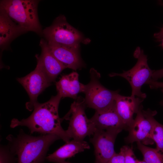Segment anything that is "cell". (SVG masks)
<instances>
[{
  "instance_id": "1",
  "label": "cell",
  "mask_w": 163,
  "mask_h": 163,
  "mask_svg": "<svg viewBox=\"0 0 163 163\" xmlns=\"http://www.w3.org/2000/svg\"><path fill=\"white\" fill-rule=\"evenodd\" d=\"M61 98L57 93L45 103L38 102L35 106L33 113L28 118L21 120L12 119L11 127L25 126L29 129L31 133L53 134L66 143L69 142L71 138L62 127L61 118L59 115L58 107Z\"/></svg>"
},
{
  "instance_id": "2",
  "label": "cell",
  "mask_w": 163,
  "mask_h": 163,
  "mask_svg": "<svg viewBox=\"0 0 163 163\" xmlns=\"http://www.w3.org/2000/svg\"><path fill=\"white\" fill-rule=\"evenodd\" d=\"M6 139L11 151L17 157V163H44L50 145L60 139L53 134L32 136L22 129L16 136L9 135Z\"/></svg>"
},
{
  "instance_id": "3",
  "label": "cell",
  "mask_w": 163,
  "mask_h": 163,
  "mask_svg": "<svg viewBox=\"0 0 163 163\" xmlns=\"http://www.w3.org/2000/svg\"><path fill=\"white\" fill-rule=\"evenodd\" d=\"M39 2L33 0H1L0 9L26 32L32 31L41 35L43 30L37 14Z\"/></svg>"
},
{
  "instance_id": "4",
  "label": "cell",
  "mask_w": 163,
  "mask_h": 163,
  "mask_svg": "<svg viewBox=\"0 0 163 163\" xmlns=\"http://www.w3.org/2000/svg\"><path fill=\"white\" fill-rule=\"evenodd\" d=\"M86 107L84 98L78 97L71 104L69 112L61 118L62 121L64 120L69 121V126L66 131L74 140L83 141L87 136H91L96 130L90 119L86 115Z\"/></svg>"
},
{
  "instance_id": "5",
  "label": "cell",
  "mask_w": 163,
  "mask_h": 163,
  "mask_svg": "<svg viewBox=\"0 0 163 163\" xmlns=\"http://www.w3.org/2000/svg\"><path fill=\"white\" fill-rule=\"evenodd\" d=\"M42 35L48 43L78 49L84 40L82 33L70 25L63 15L58 16L51 25L43 29Z\"/></svg>"
},
{
  "instance_id": "6",
  "label": "cell",
  "mask_w": 163,
  "mask_h": 163,
  "mask_svg": "<svg viewBox=\"0 0 163 163\" xmlns=\"http://www.w3.org/2000/svg\"><path fill=\"white\" fill-rule=\"evenodd\" d=\"M90 80L85 85L83 92L87 107L95 111L107 108L113 105L119 91L110 90L102 85L99 81L101 75L93 68L90 71Z\"/></svg>"
},
{
  "instance_id": "7",
  "label": "cell",
  "mask_w": 163,
  "mask_h": 163,
  "mask_svg": "<svg viewBox=\"0 0 163 163\" xmlns=\"http://www.w3.org/2000/svg\"><path fill=\"white\" fill-rule=\"evenodd\" d=\"M134 55L137 59L136 63L131 69L124 71L121 73H112L109 74L110 77L119 76L126 79L132 88L131 96L136 97L142 99L146 97L145 93L141 91L142 85L152 79L153 70L149 67L147 59L142 50L138 47L135 51Z\"/></svg>"
},
{
  "instance_id": "8",
  "label": "cell",
  "mask_w": 163,
  "mask_h": 163,
  "mask_svg": "<svg viewBox=\"0 0 163 163\" xmlns=\"http://www.w3.org/2000/svg\"><path fill=\"white\" fill-rule=\"evenodd\" d=\"M17 80L28 95L30 100L26 104V107L30 111L34 110L35 106L38 102L37 99L38 96L51 84L37 64L33 71L24 77L18 78Z\"/></svg>"
},
{
  "instance_id": "9",
  "label": "cell",
  "mask_w": 163,
  "mask_h": 163,
  "mask_svg": "<svg viewBox=\"0 0 163 163\" xmlns=\"http://www.w3.org/2000/svg\"><path fill=\"white\" fill-rule=\"evenodd\" d=\"M121 132L96 129L90 139L94 148L95 163H106L115 154L114 143L117 135Z\"/></svg>"
},
{
  "instance_id": "10",
  "label": "cell",
  "mask_w": 163,
  "mask_h": 163,
  "mask_svg": "<svg viewBox=\"0 0 163 163\" xmlns=\"http://www.w3.org/2000/svg\"><path fill=\"white\" fill-rule=\"evenodd\" d=\"M142 110L141 105L135 118L127 129L129 134L125 139L127 143L140 142L146 145L154 143L150 137L152 124L144 115Z\"/></svg>"
},
{
  "instance_id": "11",
  "label": "cell",
  "mask_w": 163,
  "mask_h": 163,
  "mask_svg": "<svg viewBox=\"0 0 163 163\" xmlns=\"http://www.w3.org/2000/svg\"><path fill=\"white\" fill-rule=\"evenodd\" d=\"M40 46L41 53L40 56H36L37 64L48 81L51 83L55 81L58 75L66 68L52 53L46 40L42 39Z\"/></svg>"
},
{
  "instance_id": "12",
  "label": "cell",
  "mask_w": 163,
  "mask_h": 163,
  "mask_svg": "<svg viewBox=\"0 0 163 163\" xmlns=\"http://www.w3.org/2000/svg\"><path fill=\"white\" fill-rule=\"evenodd\" d=\"M90 120L96 129L121 131L125 129V125L116 111L115 102L107 108L95 111Z\"/></svg>"
},
{
  "instance_id": "13",
  "label": "cell",
  "mask_w": 163,
  "mask_h": 163,
  "mask_svg": "<svg viewBox=\"0 0 163 163\" xmlns=\"http://www.w3.org/2000/svg\"><path fill=\"white\" fill-rule=\"evenodd\" d=\"M47 43L52 53L66 69L76 70L84 66L79 53V49L51 43Z\"/></svg>"
},
{
  "instance_id": "14",
  "label": "cell",
  "mask_w": 163,
  "mask_h": 163,
  "mask_svg": "<svg viewBox=\"0 0 163 163\" xmlns=\"http://www.w3.org/2000/svg\"><path fill=\"white\" fill-rule=\"evenodd\" d=\"M143 99L136 97L125 96L118 94L115 99L116 111L127 129L134 120L133 116L138 111Z\"/></svg>"
},
{
  "instance_id": "15",
  "label": "cell",
  "mask_w": 163,
  "mask_h": 163,
  "mask_svg": "<svg viewBox=\"0 0 163 163\" xmlns=\"http://www.w3.org/2000/svg\"><path fill=\"white\" fill-rule=\"evenodd\" d=\"M78 77L76 72L62 76L56 83L57 93L62 98L69 97L76 99L79 93L83 92L85 85L79 82Z\"/></svg>"
},
{
  "instance_id": "16",
  "label": "cell",
  "mask_w": 163,
  "mask_h": 163,
  "mask_svg": "<svg viewBox=\"0 0 163 163\" xmlns=\"http://www.w3.org/2000/svg\"><path fill=\"white\" fill-rule=\"evenodd\" d=\"M26 32L14 22L4 11L0 9V46L2 50L6 49L17 36Z\"/></svg>"
},
{
  "instance_id": "17",
  "label": "cell",
  "mask_w": 163,
  "mask_h": 163,
  "mask_svg": "<svg viewBox=\"0 0 163 163\" xmlns=\"http://www.w3.org/2000/svg\"><path fill=\"white\" fill-rule=\"evenodd\" d=\"M90 148V146L87 142L73 139L66 143L53 153L48 155L46 157V159L50 162L54 163L65 161L66 159L72 157L76 154Z\"/></svg>"
},
{
  "instance_id": "18",
  "label": "cell",
  "mask_w": 163,
  "mask_h": 163,
  "mask_svg": "<svg viewBox=\"0 0 163 163\" xmlns=\"http://www.w3.org/2000/svg\"><path fill=\"white\" fill-rule=\"evenodd\" d=\"M142 112L151 123L150 137L156 143L155 148L159 151L163 152V125L158 122L154 118L157 112L148 109L146 110H143Z\"/></svg>"
},
{
  "instance_id": "19",
  "label": "cell",
  "mask_w": 163,
  "mask_h": 163,
  "mask_svg": "<svg viewBox=\"0 0 163 163\" xmlns=\"http://www.w3.org/2000/svg\"><path fill=\"white\" fill-rule=\"evenodd\" d=\"M137 144L146 163H163V152L147 146L140 142Z\"/></svg>"
},
{
  "instance_id": "20",
  "label": "cell",
  "mask_w": 163,
  "mask_h": 163,
  "mask_svg": "<svg viewBox=\"0 0 163 163\" xmlns=\"http://www.w3.org/2000/svg\"><path fill=\"white\" fill-rule=\"evenodd\" d=\"M14 156L8 145H1L0 163H14Z\"/></svg>"
},
{
  "instance_id": "21",
  "label": "cell",
  "mask_w": 163,
  "mask_h": 163,
  "mask_svg": "<svg viewBox=\"0 0 163 163\" xmlns=\"http://www.w3.org/2000/svg\"><path fill=\"white\" fill-rule=\"evenodd\" d=\"M125 155V163H136V158L132 147L125 145L123 147Z\"/></svg>"
},
{
  "instance_id": "22",
  "label": "cell",
  "mask_w": 163,
  "mask_h": 163,
  "mask_svg": "<svg viewBox=\"0 0 163 163\" xmlns=\"http://www.w3.org/2000/svg\"><path fill=\"white\" fill-rule=\"evenodd\" d=\"M106 163H125L124 152L123 147L118 153H116Z\"/></svg>"
},
{
  "instance_id": "23",
  "label": "cell",
  "mask_w": 163,
  "mask_h": 163,
  "mask_svg": "<svg viewBox=\"0 0 163 163\" xmlns=\"http://www.w3.org/2000/svg\"><path fill=\"white\" fill-rule=\"evenodd\" d=\"M146 84L149 85L151 89L163 88V82H159L151 80Z\"/></svg>"
},
{
  "instance_id": "24",
  "label": "cell",
  "mask_w": 163,
  "mask_h": 163,
  "mask_svg": "<svg viewBox=\"0 0 163 163\" xmlns=\"http://www.w3.org/2000/svg\"><path fill=\"white\" fill-rule=\"evenodd\" d=\"M163 77V68L156 70H153L151 80L155 81Z\"/></svg>"
},
{
  "instance_id": "25",
  "label": "cell",
  "mask_w": 163,
  "mask_h": 163,
  "mask_svg": "<svg viewBox=\"0 0 163 163\" xmlns=\"http://www.w3.org/2000/svg\"><path fill=\"white\" fill-rule=\"evenodd\" d=\"M163 36V27L161 28L160 31L157 33H155L154 34V37L159 41Z\"/></svg>"
},
{
  "instance_id": "26",
  "label": "cell",
  "mask_w": 163,
  "mask_h": 163,
  "mask_svg": "<svg viewBox=\"0 0 163 163\" xmlns=\"http://www.w3.org/2000/svg\"><path fill=\"white\" fill-rule=\"evenodd\" d=\"M161 42V45L163 48V36L158 41Z\"/></svg>"
},
{
  "instance_id": "27",
  "label": "cell",
  "mask_w": 163,
  "mask_h": 163,
  "mask_svg": "<svg viewBox=\"0 0 163 163\" xmlns=\"http://www.w3.org/2000/svg\"><path fill=\"white\" fill-rule=\"evenodd\" d=\"M56 163H71L69 162L66 161H57Z\"/></svg>"
},
{
  "instance_id": "28",
  "label": "cell",
  "mask_w": 163,
  "mask_h": 163,
  "mask_svg": "<svg viewBox=\"0 0 163 163\" xmlns=\"http://www.w3.org/2000/svg\"><path fill=\"white\" fill-rule=\"evenodd\" d=\"M136 163H146L144 160L140 161L136 159Z\"/></svg>"
},
{
  "instance_id": "29",
  "label": "cell",
  "mask_w": 163,
  "mask_h": 163,
  "mask_svg": "<svg viewBox=\"0 0 163 163\" xmlns=\"http://www.w3.org/2000/svg\"><path fill=\"white\" fill-rule=\"evenodd\" d=\"M161 91L163 94V88H161ZM160 104L161 105L163 106V98L160 102Z\"/></svg>"
}]
</instances>
